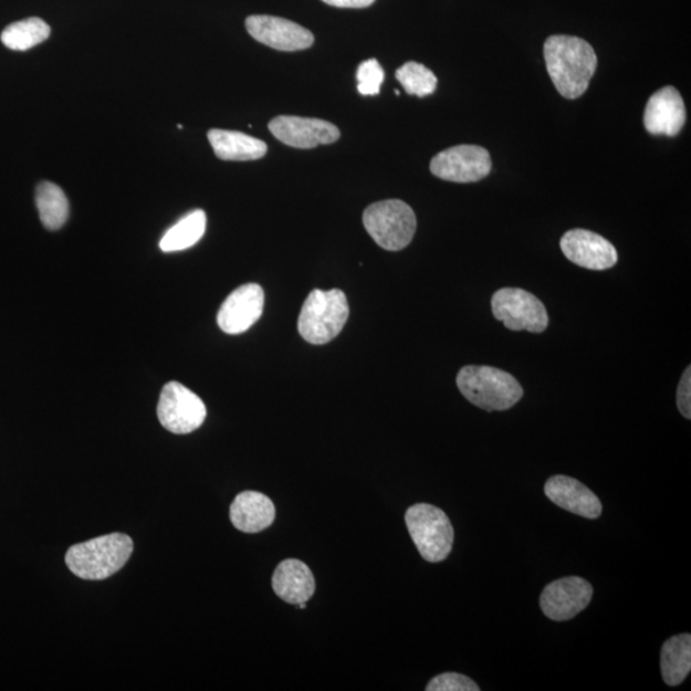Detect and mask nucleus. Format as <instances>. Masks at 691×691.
I'll return each mask as SVG.
<instances>
[{
    "instance_id": "nucleus-1",
    "label": "nucleus",
    "mask_w": 691,
    "mask_h": 691,
    "mask_svg": "<svg viewBox=\"0 0 691 691\" xmlns=\"http://www.w3.org/2000/svg\"><path fill=\"white\" fill-rule=\"evenodd\" d=\"M544 60L553 85L566 100H577L588 91L598 64L588 42L568 35L549 36L544 43Z\"/></svg>"
},
{
    "instance_id": "nucleus-2",
    "label": "nucleus",
    "mask_w": 691,
    "mask_h": 691,
    "mask_svg": "<svg viewBox=\"0 0 691 691\" xmlns=\"http://www.w3.org/2000/svg\"><path fill=\"white\" fill-rule=\"evenodd\" d=\"M133 551L134 543L128 535L113 533L75 544L66 553V564L81 579L104 580L127 564Z\"/></svg>"
},
{
    "instance_id": "nucleus-3",
    "label": "nucleus",
    "mask_w": 691,
    "mask_h": 691,
    "mask_svg": "<svg viewBox=\"0 0 691 691\" xmlns=\"http://www.w3.org/2000/svg\"><path fill=\"white\" fill-rule=\"evenodd\" d=\"M467 400L485 411H505L522 400L524 389L510 373L493 367H463L457 378Z\"/></svg>"
},
{
    "instance_id": "nucleus-4",
    "label": "nucleus",
    "mask_w": 691,
    "mask_h": 691,
    "mask_svg": "<svg viewBox=\"0 0 691 691\" xmlns=\"http://www.w3.org/2000/svg\"><path fill=\"white\" fill-rule=\"evenodd\" d=\"M347 297L341 290H314L299 316V333L306 343L325 345L343 332L348 320Z\"/></svg>"
},
{
    "instance_id": "nucleus-5",
    "label": "nucleus",
    "mask_w": 691,
    "mask_h": 691,
    "mask_svg": "<svg viewBox=\"0 0 691 691\" xmlns=\"http://www.w3.org/2000/svg\"><path fill=\"white\" fill-rule=\"evenodd\" d=\"M363 222L377 245L388 251L409 247L418 224L411 207L396 199L374 202L365 209Z\"/></svg>"
},
{
    "instance_id": "nucleus-6",
    "label": "nucleus",
    "mask_w": 691,
    "mask_h": 691,
    "mask_svg": "<svg viewBox=\"0 0 691 691\" xmlns=\"http://www.w3.org/2000/svg\"><path fill=\"white\" fill-rule=\"evenodd\" d=\"M405 522L415 546L428 563H441L450 556L453 526L441 509L429 503H417L406 511Z\"/></svg>"
},
{
    "instance_id": "nucleus-7",
    "label": "nucleus",
    "mask_w": 691,
    "mask_h": 691,
    "mask_svg": "<svg viewBox=\"0 0 691 691\" xmlns=\"http://www.w3.org/2000/svg\"><path fill=\"white\" fill-rule=\"evenodd\" d=\"M495 320L511 331L542 333L547 329L549 318L542 301L523 289H501L492 297Z\"/></svg>"
},
{
    "instance_id": "nucleus-8",
    "label": "nucleus",
    "mask_w": 691,
    "mask_h": 691,
    "mask_svg": "<svg viewBox=\"0 0 691 691\" xmlns=\"http://www.w3.org/2000/svg\"><path fill=\"white\" fill-rule=\"evenodd\" d=\"M157 412L160 425L175 435L195 432L207 418L206 404L178 381L163 387Z\"/></svg>"
},
{
    "instance_id": "nucleus-9",
    "label": "nucleus",
    "mask_w": 691,
    "mask_h": 691,
    "mask_svg": "<svg viewBox=\"0 0 691 691\" xmlns=\"http://www.w3.org/2000/svg\"><path fill=\"white\" fill-rule=\"evenodd\" d=\"M490 153L477 145H459L446 149L430 161V172L443 181L471 184L491 174Z\"/></svg>"
},
{
    "instance_id": "nucleus-10",
    "label": "nucleus",
    "mask_w": 691,
    "mask_h": 691,
    "mask_svg": "<svg viewBox=\"0 0 691 691\" xmlns=\"http://www.w3.org/2000/svg\"><path fill=\"white\" fill-rule=\"evenodd\" d=\"M593 598L591 584L579 576L563 577L544 588L541 608L553 621L574 619L587 608Z\"/></svg>"
},
{
    "instance_id": "nucleus-11",
    "label": "nucleus",
    "mask_w": 691,
    "mask_h": 691,
    "mask_svg": "<svg viewBox=\"0 0 691 691\" xmlns=\"http://www.w3.org/2000/svg\"><path fill=\"white\" fill-rule=\"evenodd\" d=\"M264 290L256 283L242 284L226 299L217 322L227 335H241L260 320L264 311Z\"/></svg>"
},
{
    "instance_id": "nucleus-12",
    "label": "nucleus",
    "mask_w": 691,
    "mask_h": 691,
    "mask_svg": "<svg viewBox=\"0 0 691 691\" xmlns=\"http://www.w3.org/2000/svg\"><path fill=\"white\" fill-rule=\"evenodd\" d=\"M249 34L256 42L282 52L305 51L314 44V35L300 24L274 15H250Z\"/></svg>"
},
{
    "instance_id": "nucleus-13",
    "label": "nucleus",
    "mask_w": 691,
    "mask_h": 691,
    "mask_svg": "<svg viewBox=\"0 0 691 691\" xmlns=\"http://www.w3.org/2000/svg\"><path fill=\"white\" fill-rule=\"evenodd\" d=\"M270 132L283 144L297 149H313L336 143L341 136L337 126L318 118L280 116L270 122Z\"/></svg>"
},
{
    "instance_id": "nucleus-14",
    "label": "nucleus",
    "mask_w": 691,
    "mask_h": 691,
    "mask_svg": "<svg viewBox=\"0 0 691 691\" xmlns=\"http://www.w3.org/2000/svg\"><path fill=\"white\" fill-rule=\"evenodd\" d=\"M561 250L572 263L590 271H606L616 265L617 250L600 234L587 230H572L561 239Z\"/></svg>"
},
{
    "instance_id": "nucleus-15",
    "label": "nucleus",
    "mask_w": 691,
    "mask_h": 691,
    "mask_svg": "<svg viewBox=\"0 0 691 691\" xmlns=\"http://www.w3.org/2000/svg\"><path fill=\"white\" fill-rule=\"evenodd\" d=\"M685 122V104L677 88L664 86L650 96L645 112L649 134L673 137L680 134Z\"/></svg>"
},
{
    "instance_id": "nucleus-16",
    "label": "nucleus",
    "mask_w": 691,
    "mask_h": 691,
    "mask_svg": "<svg viewBox=\"0 0 691 691\" xmlns=\"http://www.w3.org/2000/svg\"><path fill=\"white\" fill-rule=\"evenodd\" d=\"M544 493L555 505L575 515L593 520L601 514V503L595 492L574 478L566 475L549 478L544 486Z\"/></svg>"
},
{
    "instance_id": "nucleus-17",
    "label": "nucleus",
    "mask_w": 691,
    "mask_h": 691,
    "mask_svg": "<svg viewBox=\"0 0 691 691\" xmlns=\"http://www.w3.org/2000/svg\"><path fill=\"white\" fill-rule=\"evenodd\" d=\"M272 587L276 596L290 605L306 604L315 593L314 575L303 561L289 558L276 566Z\"/></svg>"
},
{
    "instance_id": "nucleus-18",
    "label": "nucleus",
    "mask_w": 691,
    "mask_h": 691,
    "mask_svg": "<svg viewBox=\"0 0 691 691\" xmlns=\"http://www.w3.org/2000/svg\"><path fill=\"white\" fill-rule=\"evenodd\" d=\"M230 517L235 530L249 534L260 533L274 523V503L263 493L242 492L232 502Z\"/></svg>"
},
{
    "instance_id": "nucleus-19",
    "label": "nucleus",
    "mask_w": 691,
    "mask_h": 691,
    "mask_svg": "<svg viewBox=\"0 0 691 691\" xmlns=\"http://www.w3.org/2000/svg\"><path fill=\"white\" fill-rule=\"evenodd\" d=\"M208 138L216 156L222 160H258L263 158L268 151L264 142L238 132L213 128L208 133Z\"/></svg>"
},
{
    "instance_id": "nucleus-20",
    "label": "nucleus",
    "mask_w": 691,
    "mask_h": 691,
    "mask_svg": "<svg viewBox=\"0 0 691 691\" xmlns=\"http://www.w3.org/2000/svg\"><path fill=\"white\" fill-rule=\"evenodd\" d=\"M661 671L666 684H682L691 671V637L680 634L670 638L662 647Z\"/></svg>"
},
{
    "instance_id": "nucleus-21",
    "label": "nucleus",
    "mask_w": 691,
    "mask_h": 691,
    "mask_svg": "<svg viewBox=\"0 0 691 691\" xmlns=\"http://www.w3.org/2000/svg\"><path fill=\"white\" fill-rule=\"evenodd\" d=\"M207 230V214L193 210L169 229L159 243L163 253H176L190 249L202 239Z\"/></svg>"
},
{
    "instance_id": "nucleus-22",
    "label": "nucleus",
    "mask_w": 691,
    "mask_h": 691,
    "mask_svg": "<svg viewBox=\"0 0 691 691\" xmlns=\"http://www.w3.org/2000/svg\"><path fill=\"white\" fill-rule=\"evenodd\" d=\"M36 207L46 230H60L67 222L69 200L60 186L52 182L40 184L36 189Z\"/></svg>"
},
{
    "instance_id": "nucleus-23",
    "label": "nucleus",
    "mask_w": 691,
    "mask_h": 691,
    "mask_svg": "<svg viewBox=\"0 0 691 691\" xmlns=\"http://www.w3.org/2000/svg\"><path fill=\"white\" fill-rule=\"evenodd\" d=\"M51 35V28L42 19L31 18L11 23L2 32V43L11 51H29L45 42Z\"/></svg>"
},
{
    "instance_id": "nucleus-24",
    "label": "nucleus",
    "mask_w": 691,
    "mask_h": 691,
    "mask_svg": "<svg viewBox=\"0 0 691 691\" xmlns=\"http://www.w3.org/2000/svg\"><path fill=\"white\" fill-rule=\"evenodd\" d=\"M396 78L406 93L419 97L432 95L438 84L435 73L418 62L405 63L397 70Z\"/></svg>"
},
{
    "instance_id": "nucleus-25",
    "label": "nucleus",
    "mask_w": 691,
    "mask_h": 691,
    "mask_svg": "<svg viewBox=\"0 0 691 691\" xmlns=\"http://www.w3.org/2000/svg\"><path fill=\"white\" fill-rule=\"evenodd\" d=\"M356 78L357 91L362 95H378L385 81V71L377 60H368L357 69Z\"/></svg>"
},
{
    "instance_id": "nucleus-26",
    "label": "nucleus",
    "mask_w": 691,
    "mask_h": 691,
    "mask_svg": "<svg viewBox=\"0 0 691 691\" xmlns=\"http://www.w3.org/2000/svg\"><path fill=\"white\" fill-rule=\"evenodd\" d=\"M427 691H479L477 682L457 672L438 674L426 688Z\"/></svg>"
},
{
    "instance_id": "nucleus-27",
    "label": "nucleus",
    "mask_w": 691,
    "mask_h": 691,
    "mask_svg": "<svg viewBox=\"0 0 691 691\" xmlns=\"http://www.w3.org/2000/svg\"><path fill=\"white\" fill-rule=\"evenodd\" d=\"M691 369L690 367L682 374L678 388V408L682 417L691 419Z\"/></svg>"
},
{
    "instance_id": "nucleus-28",
    "label": "nucleus",
    "mask_w": 691,
    "mask_h": 691,
    "mask_svg": "<svg viewBox=\"0 0 691 691\" xmlns=\"http://www.w3.org/2000/svg\"><path fill=\"white\" fill-rule=\"evenodd\" d=\"M323 2L338 8H367L376 0H323Z\"/></svg>"
}]
</instances>
